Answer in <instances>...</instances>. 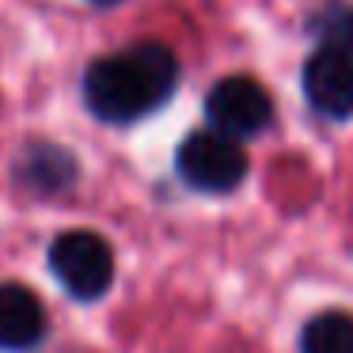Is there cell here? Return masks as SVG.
Returning <instances> with one entry per match:
<instances>
[{
	"mask_svg": "<svg viewBox=\"0 0 353 353\" xmlns=\"http://www.w3.org/2000/svg\"><path fill=\"white\" fill-rule=\"evenodd\" d=\"M95 4H118V0H95Z\"/></svg>",
	"mask_w": 353,
	"mask_h": 353,
	"instance_id": "ba28073f",
	"label": "cell"
},
{
	"mask_svg": "<svg viewBox=\"0 0 353 353\" xmlns=\"http://www.w3.org/2000/svg\"><path fill=\"white\" fill-rule=\"evenodd\" d=\"M46 312L31 289L8 281L0 285V350H31L42 342Z\"/></svg>",
	"mask_w": 353,
	"mask_h": 353,
	"instance_id": "8992f818",
	"label": "cell"
},
{
	"mask_svg": "<svg viewBox=\"0 0 353 353\" xmlns=\"http://www.w3.org/2000/svg\"><path fill=\"white\" fill-rule=\"evenodd\" d=\"M50 270L77 300H99L114 281V251L95 232H65L50 247Z\"/></svg>",
	"mask_w": 353,
	"mask_h": 353,
	"instance_id": "3957f363",
	"label": "cell"
},
{
	"mask_svg": "<svg viewBox=\"0 0 353 353\" xmlns=\"http://www.w3.org/2000/svg\"><path fill=\"white\" fill-rule=\"evenodd\" d=\"M300 353H353V319L345 312H323L304 327Z\"/></svg>",
	"mask_w": 353,
	"mask_h": 353,
	"instance_id": "52a82bcc",
	"label": "cell"
},
{
	"mask_svg": "<svg viewBox=\"0 0 353 353\" xmlns=\"http://www.w3.org/2000/svg\"><path fill=\"white\" fill-rule=\"evenodd\" d=\"M179 175L205 194H228L247 175V152L221 130H198L179 145Z\"/></svg>",
	"mask_w": 353,
	"mask_h": 353,
	"instance_id": "7a4b0ae2",
	"label": "cell"
},
{
	"mask_svg": "<svg viewBox=\"0 0 353 353\" xmlns=\"http://www.w3.org/2000/svg\"><path fill=\"white\" fill-rule=\"evenodd\" d=\"M304 92L319 114H353V46H323L304 65Z\"/></svg>",
	"mask_w": 353,
	"mask_h": 353,
	"instance_id": "5b68a950",
	"label": "cell"
},
{
	"mask_svg": "<svg viewBox=\"0 0 353 353\" xmlns=\"http://www.w3.org/2000/svg\"><path fill=\"white\" fill-rule=\"evenodd\" d=\"M179 84V61L163 42H137L125 54H110L88 69L84 99L103 122H137L156 110Z\"/></svg>",
	"mask_w": 353,
	"mask_h": 353,
	"instance_id": "6da1fadb",
	"label": "cell"
},
{
	"mask_svg": "<svg viewBox=\"0 0 353 353\" xmlns=\"http://www.w3.org/2000/svg\"><path fill=\"white\" fill-rule=\"evenodd\" d=\"M205 114L213 122V130L228 133V137H251L262 133L274 118V103H270L266 88L251 77H224L221 84H213L205 99Z\"/></svg>",
	"mask_w": 353,
	"mask_h": 353,
	"instance_id": "277c9868",
	"label": "cell"
}]
</instances>
